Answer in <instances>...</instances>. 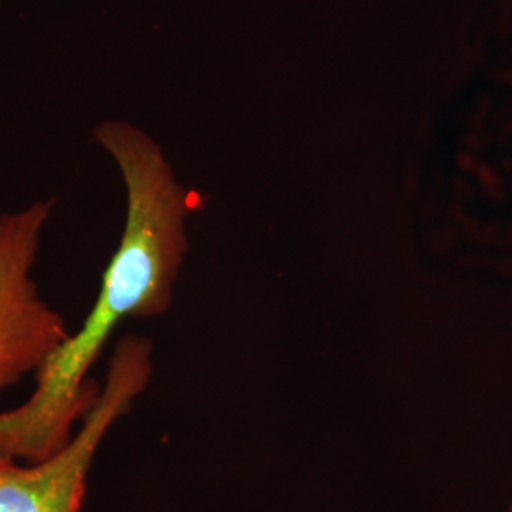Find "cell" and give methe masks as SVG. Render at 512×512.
<instances>
[{
    "mask_svg": "<svg viewBox=\"0 0 512 512\" xmlns=\"http://www.w3.org/2000/svg\"><path fill=\"white\" fill-rule=\"evenodd\" d=\"M154 346L141 334H124L110 355L99 401L73 440L40 463L0 456V512H80L101 442L145 393L154 374Z\"/></svg>",
    "mask_w": 512,
    "mask_h": 512,
    "instance_id": "cell-2",
    "label": "cell"
},
{
    "mask_svg": "<svg viewBox=\"0 0 512 512\" xmlns=\"http://www.w3.org/2000/svg\"><path fill=\"white\" fill-rule=\"evenodd\" d=\"M0 4H2V0H0Z\"/></svg>",
    "mask_w": 512,
    "mask_h": 512,
    "instance_id": "cell-5",
    "label": "cell"
},
{
    "mask_svg": "<svg viewBox=\"0 0 512 512\" xmlns=\"http://www.w3.org/2000/svg\"><path fill=\"white\" fill-rule=\"evenodd\" d=\"M54 198L0 215V401L35 376L69 336L65 317L46 302L35 279L42 234Z\"/></svg>",
    "mask_w": 512,
    "mask_h": 512,
    "instance_id": "cell-3",
    "label": "cell"
},
{
    "mask_svg": "<svg viewBox=\"0 0 512 512\" xmlns=\"http://www.w3.org/2000/svg\"><path fill=\"white\" fill-rule=\"evenodd\" d=\"M509 512H512V505H511V511H509Z\"/></svg>",
    "mask_w": 512,
    "mask_h": 512,
    "instance_id": "cell-4",
    "label": "cell"
},
{
    "mask_svg": "<svg viewBox=\"0 0 512 512\" xmlns=\"http://www.w3.org/2000/svg\"><path fill=\"white\" fill-rule=\"evenodd\" d=\"M92 139L122 175L126 224L80 329L40 366L29 399L0 412V456L21 463L50 459L73 440L74 427L99 401L103 384L90 372L110 336L124 319L169 310L188 253L186 222L196 198L177 181L162 147L126 120L99 122Z\"/></svg>",
    "mask_w": 512,
    "mask_h": 512,
    "instance_id": "cell-1",
    "label": "cell"
}]
</instances>
